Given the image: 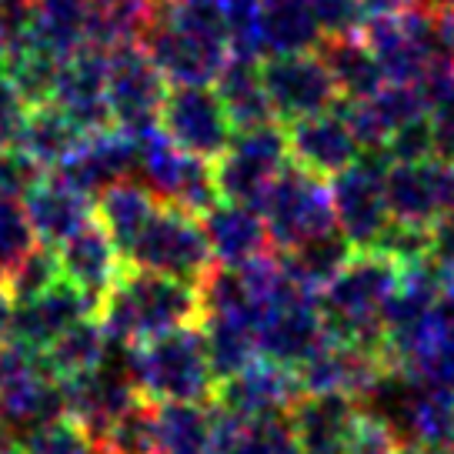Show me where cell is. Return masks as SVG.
Returning <instances> with one entry per match:
<instances>
[{
    "label": "cell",
    "mask_w": 454,
    "mask_h": 454,
    "mask_svg": "<svg viewBox=\"0 0 454 454\" xmlns=\"http://www.w3.org/2000/svg\"><path fill=\"white\" fill-rule=\"evenodd\" d=\"M100 301L81 291L77 284L57 278L47 291L27 301H14V321H11V340L24 344L30 351H47L67 327L84 317H94Z\"/></svg>",
    "instance_id": "18"
},
{
    "label": "cell",
    "mask_w": 454,
    "mask_h": 454,
    "mask_svg": "<svg viewBox=\"0 0 454 454\" xmlns=\"http://www.w3.org/2000/svg\"><path fill=\"white\" fill-rule=\"evenodd\" d=\"M47 170L34 160L30 154H24L17 144L0 147V194L4 198L24 200L30 194V187L41 181Z\"/></svg>",
    "instance_id": "44"
},
{
    "label": "cell",
    "mask_w": 454,
    "mask_h": 454,
    "mask_svg": "<svg viewBox=\"0 0 454 454\" xmlns=\"http://www.w3.org/2000/svg\"><path fill=\"white\" fill-rule=\"evenodd\" d=\"M24 211H27L37 244L57 247L60 241H67L77 227L94 221V198L84 194L81 187H74L67 177H60L57 170H47L24 198Z\"/></svg>",
    "instance_id": "26"
},
{
    "label": "cell",
    "mask_w": 454,
    "mask_h": 454,
    "mask_svg": "<svg viewBox=\"0 0 454 454\" xmlns=\"http://www.w3.org/2000/svg\"><path fill=\"white\" fill-rule=\"evenodd\" d=\"M384 174H387V157L381 151H361L355 164H348L331 177L334 221L340 234L355 244V251H371L395 221Z\"/></svg>",
    "instance_id": "8"
},
{
    "label": "cell",
    "mask_w": 454,
    "mask_h": 454,
    "mask_svg": "<svg viewBox=\"0 0 454 454\" xmlns=\"http://www.w3.org/2000/svg\"><path fill=\"white\" fill-rule=\"evenodd\" d=\"M395 454H431V451H425V448H418V444H401Z\"/></svg>",
    "instance_id": "53"
},
{
    "label": "cell",
    "mask_w": 454,
    "mask_h": 454,
    "mask_svg": "<svg viewBox=\"0 0 454 454\" xmlns=\"http://www.w3.org/2000/svg\"><path fill=\"white\" fill-rule=\"evenodd\" d=\"M311 11L317 17V27H321L325 37L357 34L364 17H368L361 0H311Z\"/></svg>",
    "instance_id": "47"
},
{
    "label": "cell",
    "mask_w": 454,
    "mask_h": 454,
    "mask_svg": "<svg viewBox=\"0 0 454 454\" xmlns=\"http://www.w3.org/2000/svg\"><path fill=\"white\" fill-rule=\"evenodd\" d=\"M401 444H404V441L397 438L395 427L364 408V414H361V421H357L355 434L348 441V451L344 454H395Z\"/></svg>",
    "instance_id": "46"
},
{
    "label": "cell",
    "mask_w": 454,
    "mask_h": 454,
    "mask_svg": "<svg viewBox=\"0 0 454 454\" xmlns=\"http://www.w3.org/2000/svg\"><path fill=\"white\" fill-rule=\"evenodd\" d=\"M124 361L137 391L154 404L211 401L214 378L207 344L198 325H184L124 348Z\"/></svg>",
    "instance_id": "3"
},
{
    "label": "cell",
    "mask_w": 454,
    "mask_h": 454,
    "mask_svg": "<svg viewBox=\"0 0 454 454\" xmlns=\"http://www.w3.org/2000/svg\"><path fill=\"white\" fill-rule=\"evenodd\" d=\"M60 391H64V414L77 418L98 441L111 427L117 414L128 411L137 397H144L137 391L134 378H130L128 361H124V348L111 361H104L100 368L64 378Z\"/></svg>",
    "instance_id": "16"
},
{
    "label": "cell",
    "mask_w": 454,
    "mask_h": 454,
    "mask_svg": "<svg viewBox=\"0 0 454 454\" xmlns=\"http://www.w3.org/2000/svg\"><path fill=\"white\" fill-rule=\"evenodd\" d=\"M294 374H298L301 395H327L331 391V395H351L364 401L391 374V364L378 348L327 334L325 344Z\"/></svg>",
    "instance_id": "14"
},
{
    "label": "cell",
    "mask_w": 454,
    "mask_h": 454,
    "mask_svg": "<svg viewBox=\"0 0 454 454\" xmlns=\"http://www.w3.org/2000/svg\"><path fill=\"white\" fill-rule=\"evenodd\" d=\"M287 164H291V147H287V130H284L281 121L234 130L227 151L214 160L217 194L227 200H241V204L261 207L270 181Z\"/></svg>",
    "instance_id": "6"
},
{
    "label": "cell",
    "mask_w": 454,
    "mask_h": 454,
    "mask_svg": "<svg viewBox=\"0 0 454 454\" xmlns=\"http://www.w3.org/2000/svg\"><path fill=\"white\" fill-rule=\"evenodd\" d=\"M54 104L71 114V121L84 134L114 128L111 104H107V51L104 47L84 43L60 64Z\"/></svg>",
    "instance_id": "21"
},
{
    "label": "cell",
    "mask_w": 454,
    "mask_h": 454,
    "mask_svg": "<svg viewBox=\"0 0 454 454\" xmlns=\"http://www.w3.org/2000/svg\"><path fill=\"white\" fill-rule=\"evenodd\" d=\"M4 57H7V37H4V30H0V64H4Z\"/></svg>",
    "instance_id": "54"
},
{
    "label": "cell",
    "mask_w": 454,
    "mask_h": 454,
    "mask_svg": "<svg viewBox=\"0 0 454 454\" xmlns=\"http://www.w3.org/2000/svg\"><path fill=\"white\" fill-rule=\"evenodd\" d=\"M427 257L438 264L448 278H454V207L448 214H441L431 224V251Z\"/></svg>",
    "instance_id": "49"
},
{
    "label": "cell",
    "mask_w": 454,
    "mask_h": 454,
    "mask_svg": "<svg viewBox=\"0 0 454 454\" xmlns=\"http://www.w3.org/2000/svg\"><path fill=\"white\" fill-rule=\"evenodd\" d=\"M11 321H14V298H11L7 284L0 278V344L11 340Z\"/></svg>",
    "instance_id": "50"
},
{
    "label": "cell",
    "mask_w": 454,
    "mask_h": 454,
    "mask_svg": "<svg viewBox=\"0 0 454 454\" xmlns=\"http://www.w3.org/2000/svg\"><path fill=\"white\" fill-rule=\"evenodd\" d=\"M214 90H217V98L224 104L234 130L257 128V124L274 121L270 98L268 90H264V77H261V60L231 57L224 64V71L217 74Z\"/></svg>",
    "instance_id": "31"
},
{
    "label": "cell",
    "mask_w": 454,
    "mask_h": 454,
    "mask_svg": "<svg viewBox=\"0 0 454 454\" xmlns=\"http://www.w3.org/2000/svg\"><path fill=\"white\" fill-rule=\"evenodd\" d=\"M137 160H141V137L121 128H104L84 134L71 154L64 157L57 174L67 177L74 187H81L84 194L98 198L114 181L134 177Z\"/></svg>",
    "instance_id": "20"
},
{
    "label": "cell",
    "mask_w": 454,
    "mask_h": 454,
    "mask_svg": "<svg viewBox=\"0 0 454 454\" xmlns=\"http://www.w3.org/2000/svg\"><path fill=\"white\" fill-rule=\"evenodd\" d=\"M37 244L34 227L27 221L24 200L0 194V278H7L20 257Z\"/></svg>",
    "instance_id": "42"
},
{
    "label": "cell",
    "mask_w": 454,
    "mask_h": 454,
    "mask_svg": "<svg viewBox=\"0 0 454 454\" xmlns=\"http://www.w3.org/2000/svg\"><path fill=\"white\" fill-rule=\"evenodd\" d=\"M261 214L268 224L270 247L278 254L294 251L304 241L338 227L331 184L321 174H311L294 160L270 181L268 194L261 200Z\"/></svg>",
    "instance_id": "4"
},
{
    "label": "cell",
    "mask_w": 454,
    "mask_h": 454,
    "mask_svg": "<svg viewBox=\"0 0 454 454\" xmlns=\"http://www.w3.org/2000/svg\"><path fill=\"white\" fill-rule=\"evenodd\" d=\"M157 207L160 204L141 177H124V181H114L111 187H104L94 198V221L111 234V241L121 247V254H128V247L144 231V224L154 217Z\"/></svg>",
    "instance_id": "28"
},
{
    "label": "cell",
    "mask_w": 454,
    "mask_h": 454,
    "mask_svg": "<svg viewBox=\"0 0 454 454\" xmlns=\"http://www.w3.org/2000/svg\"><path fill=\"white\" fill-rule=\"evenodd\" d=\"M381 154L387 157V164L395 160H421V157L434 154V130H431V114L418 117L411 124L397 128L387 144L381 147Z\"/></svg>",
    "instance_id": "45"
},
{
    "label": "cell",
    "mask_w": 454,
    "mask_h": 454,
    "mask_svg": "<svg viewBox=\"0 0 454 454\" xmlns=\"http://www.w3.org/2000/svg\"><path fill=\"white\" fill-rule=\"evenodd\" d=\"M418 0H361V7H364V14H395V11H404V7H411Z\"/></svg>",
    "instance_id": "51"
},
{
    "label": "cell",
    "mask_w": 454,
    "mask_h": 454,
    "mask_svg": "<svg viewBox=\"0 0 454 454\" xmlns=\"http://www.w3.org/2000/svg\"><path fill=\"white\" fill-rule=\"evenodd\" d=\"M214 414H217V454H304L298 438L291 434L287 414L244 421L217 404H214Z\"/></svg>",
    "instance_id": "36"
},
{
    "label": "cell",
    "mask_w": 454,
    "mask_h": 454,
    "mask_svg": "<svg viewBox=\"0 0 454 454\" xmlns=\"http://www.w3.org/2000/svg\"><path fill=\"white\" fill-rule=\"evenodd\" d=\"M261 77H264L274 121L281 124H294L301 117L334 107L340 100L334 77L317 51L268 54L261 60Z\"/></svg>",
    "instance_id": "13"
},
{
    "label": "cell",
    "mask_w": 454,
    "mask_h": 454,
    "mask_svg": "<svg viewBox=\"0 0 454 454\" xmlns=\"http://www.w3.org/2000/svg\"><path fill=\"white\" fill-rule=\"evenodd\" d=\"M20 454H100V441L77 418L60 414L17 441Z\"/></svg>",
    "instance_id": "40"
},
{
    "label": "cell",
    "mask_w": 454,
    "mask_h": 454,
    "mask_svg": "<svg viewBox=\"0 0 454 454\" xmlns=\"http://www.w3.org/2000/svg\"><path fill=\"white\" fill-rule=\"evenodd\" d=\"M371 251H381L384 257L395 261L397 268H408L414 261H425L427 251H431V227L408 224V221H391Z\"/></svg>",
    "instance_id": "43"
},
{
    "label": "cell",
    "mask_w": 454,
    "mask_h": 454,
    "mask_svg": "<svg viewBox=\"0 0 454 454\" xmlns=\"http://www.w3.org/2000/svg\"><path fill=\"white\" fill-rule=\"evenodd\" d=\"M100 454H107V451H100Z\"/></svg>",
    "instance_id": "56"
},
{
    "label": "cell",
    "mask_w": 454,
    "mask_h": 454,
    "mask_svg": "<svg viewBox=\"0 0 454 454\" xmlns=\"http://www.w3.org/2000/svg\"><path fill=\"white\" fill-rule=\"evenodd\" d=\"M321 60L334 77L340 100H361L371 98L378 87H384V71L374 60L371 47L361 41V34H344V37H325L317 47Z\"/></svg>",
    "instance_id": "33"
},
{
    "label": "cell",
    "mask_w": 454,
    "mask_h": 454,
    "mask_svg": "<svg viewBox=\"0 0 454 454\" xmlns=\"http://www.w3.org/2000/svg\"><path fill=\"white\" fill-rule=\"evenodd\" d=\"M134 177H141L147 184L157 204L181 207L198 217L221 198L214 181V160L181 151L177 144L168 141V134L160 128L141 137V160Z\"/></svg>",
    "instance_id": "7"
},
{
    "label": "cell",
    "mask_w": 454,
    "mask_h": 454,
    "mask_svg": "<svg viewBox=\"0 0 454 454\" xmlns=\"http://www.w3.org/2000/svg\"><path fill=\"white\" fill-rule=\"evenodd\" d=\"M98 317L121 348H130L174 327L198 325L200 291L194 281L128 264L124 274L111 284V291L100 298Z\"/></svg>",
    "instance_id": "1"
},
{
    "label": "cell",
    "mask_w": 454,
    "mask_h": 454,
    "mask_svg": "<svg viewBox=\"0 0 454 454\" xmlns=\"http://www.w3.org/2000/svg\"><path fill=\"white\" fill-rule=\"evenodd\" d=\"M404 444H418L431 454L454 448V384L414 381L408 411L401 421Z\"/></svg>",
    "instance_id": "27"
},
{
    "label": "cell",
    "mask_w": 454,
    "mask_h": 454,
    "mask_svg": "<svg viewBox=\"0 0 454 454\" xmlns=\"http://www.w3.org/2000/svg\"><path fill=\"white\" fill-rule=\"evenodd\" d=\"M57 278H60L57 251L47 247V244H34L27 254L11 268V274L4 278V284H7V291H11L14 301H27V298H34V294H41V291H47Z\"/></svg>",
    "instance_id": "41"
},
{
    "label": "cell",
    "mask_w": 454,
    "mask_h": 454,
    "mask_svg": "<svg viewBox=\"0 0 454 454\" xmlns=\"http://www.w3.org/2000/svg\"><path fill=\"white\" fill-rule=\"evenodd\" d=\"M124 261L130 268L157 270V274H170V278L194 284L214 268L211 244H207V231L200 224V217L181 207H168V204H160L154 217L144 224Z\"/></svg>",
    "instance_id": "5"
},
{
    "label": "cell",
    "mask_w": 454,
    "mask_h": 454,
    "mask_svg": "<svg viewBox=\"0 0 454 454\" xmlns=\"http://www.w3.org/2000/svg\"><path fill=\"white\" fill-rule=\"evenodd\" d=\"M395 221L431 227L454 207V160L441 154L421 160H395L384 174Z\"/></svg>",
    "instance_id": "15"
},
{
    "label": "cell",
    "mask_w": 454,
    "mask_h": 454,
    "mask_svg": "<svg viewBox=\"0 0 454 454\" xmlns=\"http://www.w3.org/2000/svg\"><path fill=\"white\" fill-rule=\"evenodd\" d=\"M100 451L107 454H154L157 451V404L137 397L100 434Z\"/></svg>",
    "instance_id": "39"
},
{
    "label": "cell",
    "mask_w": 454,
    "mask_h": 454,
    "mask_svg": "<svg viewBox=\"0 0 454 454\" xmlns=\"http://www.w3.org/2000/svg\"><path fill=\"white\" fill-rule=\"evenodd\" d=\"M141 47L151 54L157 71L168 77V84H214L231 60L227 41L187 27L160 11H154L151 24L144 27Z\"/></svg>",
    "instance_id": "11"
},
{
    "label": "cell",
    "mask_w": 454,
    "mask_h": 454,
    "mask_svg": "<svg viewBox=\"0 0 454 454\" xmlns=\"http://www.w3.org/2000/svg\"><path fill=\"white\" fill-rule=\"evenodd\" d=\"M351 254H355V244L348 241L338 227H334V231H327V234H317L311 241H304L301 247H294V251H284L281 261H284V268H287V274H291L301 287H308V291L317 294V291L351 261Z\"/></svg>",
    "instance_id": "38"
},
{
    "label": "cell",
    "mask_w": 454,
    "mask_h": 454,
    "mask_svg": "<svg viewBox=\"0 0 454 454\" xmlns=\"http://www.w3.org/2000/svg\"><path fill=\"white\" fill-rule=\"evenodd\" d=\"M444 454H454V448H448V451H444Z\"/></svg>",
    "instance_id": "55"
},
{
    "label": "cell",
    "mask_w": 454,
    "mask_h": 454,
    "mask_svg": "<svg viewBox=\"0 0 454 454\" xmlns=\"http://www.w3.org/2000/svg\"><path fill=\"white\" fill-rule=\"evenodd\" d=\"M340 104H344V111L351 117V128H355L357 141H361L364 151H381L397 128H404V124L431 114V100H427L425 87L391 84V81L378 87L371 98L340 100Z\"/></svg>",
    "instance_id": "23"
},
{
    "label": "cell",
    "mask_w": 454,
    "mask_h": 454,
    "mask_svg": "<svg viewBox=\"0 0 454 454\" xmlns=\"http://www.w3.org/2000/svg\"><path fill=\"white\" fill-rule=\"evenodd\" d=\"M298 397L301 384L294 368L257 357L244 371L217 381L211 401L244 421H264V418H284Z\"/></svg>",
    "instance_id": "17"
},
{
    "label": "cell",
    "mask_w": 454,
    "mask_h": 454,
    "mask_svg": "<svg viewBox=\"0 0 454 454\" xmlns=\"http://www.w3.org/2000/svg\"><path fill=\"white\" fill-rule=\"evenodd\" d=\"M200 334L207 344V357H211L214 378L224 381L231 374L244 371L251 361L261 357L254 334V317L251 314H231V311H211L200 314Z\"/></svg>",
    "instance_id": "30"
},
{
    "label": "cell",
    "mask_w": 454,
    "mask_h": 454,
    "mask_svg": "<svg viewBox=\"0 0 454 454\" xmlns=\"http://www.w3.org/2000/svg\"><path fill=\"white\" fill-rule=\"evenodd\" d=\"M160 130L170 144L204 160H217L234 137V124L214 84H170L160 107Z\"/></svg>",
    "instance_id": "12"
},
{
    "label": "cell",
    "mask_w": 454,
    "mask_h": 454,
    "mask_svg": "<svg viewBox=\"0 0 454 454\" xmlns=\"http://www.w3.org/2000/svg\"><path fill=\"white\" fill-rule=\"evenodd\" d=\"M27 111H30L27 98L20 94L14 77L0 64V147L17 144L20 130H24V121H27Z\"/></svg>",
    "instance_id": "48"
},
{
    "label": "cell",
    "mask_w": 454,
    "mask_h": 454,
    "mask_svg": "<svg viewBox=\"0 0 454 454\" xmlns=\"http://www.w3.org/2000/svg\"><path fill=\"white\" fill-rule=\"evenodd\" d=\"M261 24H264V57L317 51L325 41L311 0H261Z\"/></svg>",
    "instance_id": "37"
},
{
    "label": "cell",
    "mask_w": 454,
    "mask_h": 454,
    "mask_svg": "<svg viewBox=\"0 0 454 454\" xmlns=\"http://www.w3.org/2000/svg\"><path fill=\"white\" fill-rule=\"evenodd\" d=\"M254 334L261 357L298 371L327 340L317 294L301 287L298 281H291L278 298L257 308Z\"/></svg>",
    "instance_id": "9"
},
{
    "label": "cell",
    "mask_w": 454,
    "mask_h": 454,
    "mask_svg": "<svg viewBox=\"0 0 454 454\" xmlns=\"http://www.w3.org/2000/svg\"><path fill=\"white\" fill-rule=\"evenodd\" d=\"M284 130H287L291 160L321 177H334L338 170L355 164L364 151L340 100L327 111L301 117L294 124H284Z\"/></svg>",
    "instance_id": "19"
},
{
    "label": "cell",
    "mask_w": 454,
    "mask_h": 454,
    "mask_svg": "<svg viewBox=\"0 0 454 454\" xmlns=\"http://www.w3.org/2000/svg\"><path fill=\"white\" fill-rule=\"evenodd\" d=\"M54 251L60 278L77 284L81 291L94 294L98 301L111 291V284L128 268L121 247L111 241V234L98 221H87L84 227H77L67 241L57 244Z\"/></svg>",
    "instance_id": "25"
},
{
    "label": "cell",
    "mask_w": 454,
    "mask_h": 454,
    "mask_svg": "<svg viewBox=\"0 0 454 454\" xmlns=\"http://www.w3.org/2000/svg\"><path fill=\"white\" fill-rule=\"evenodd\" d=\"M168 77L141 43H121L107 51V104L114 128L144 137L160 128V107L168 98Z\"/></svg>",
    "instance_id": "10"
},
{
    "label": "cell",
    "mask_w": 454,
    "mask_h": 454,
    "mask_svg": "<svg viewBox=\"0 0 454 454\" xmlns=\"http://www.w3.org/2000/svg\"><path fill=\"white\" fill-rule=\"evenodd\" d=\"M121 351V344L107 334V327L100 325V317H84L74 327H67L60 338L43 351V361L54 374L57 381L74 378V374H84V371L100 368L104 361H111Z\"/></svg>",
    "instance_id": "34"
},
{
    "label": "cell",
    "mask_w": 454,
    "mask_h": 454,
    "mask_svg": "<svg viewBox=\"0 0 454 454\" xmlns=\"http://www.w3.org/2000/svg\"><path fill=\"white\" fill-rule=\"evenodd\" d=\"M401 268L381 251H355L351 261L317 291L331 338L384 348V311L395 298ZM384 355V351H381Z\"/></svg>",
    "instance_id": "2"
},
{
    "label": "cell",
    "mask_w": 454,
    "mask_h": 454,
    "mask_svg": "<svg viewBox=\"0 0 454 454\" xmlns=\"http://www.w3.org/2000/svg\"><path fill=\"white\" fill-rule=\"evenodd\" d=\"M90 11L94 0H34V27L27 41L57 57H71L90 43Z\"/></svg>",
    "instance_id": "32"
},
{
    "label": "cell",
    "mask_w": 454,
    "mask_h": 454,
    "mask_svg": "<svg viewBox=\"0 0 454 454\" xmlns=\"http://www.w3.org/2000/svg\"><path fill=\"white\" fill-rule=\"evenodd\" d=\"M81 137H84V130L74 124L71 114L60 111L54 100H47V104H34L27 111L17 147L34 157L43 170H57Z\"/></svg>",
    "instance_id": "35"
},
{
    "label": "cell",
    "mask_w": 454,
    "mask_h": 454,
    "mask_svg": "<svg viewBox=\"0 0 454 454\" xmlns=\"http://www.w3.org/2000/svg\"><path fill=\"white\" fill-rule=\"evenodd\" d=\"M361 414L364 404L351 395H301L287 411V425L304 454H344Z\"/></svg>",
    "instance_id": "22"
},
{
    "label": "cell",
    "mask_w": 454,
    "mask_h": 454,
    "mask_svg": "<svg viewBox=\"0 0 454 454\" xmlns=\"http://www.w3.org/2000/svg\"><path fill=\"white\" fill-rule=\"evenodd\" d=\"M427 11H454V0H418Z\"/></svg>",
    "instance_id": "52"
},
{
    "label": "cell",
    "mask_w": 454,
    "mask_h": 454,
    "mask_svg": "<svg viewBox=\"0 0 454 454\" xmlns=\"http://www.w3.org/2000/svg\"><path fill=\"white\" fill-rule=\"evenodd\" d=\"M154 454H217V414L207 401L157 404Z\"/></svg>",
    "instance_id": "29"
},
{
    "label": "cell",
    "mask_w": 454,
    "mask_h": 454,
    "mask_svg": "<svg viewBox=\"0 0 454 454\" xmlns=\"http://www.w3.org/2000/svg\"><path fill=\"white\" fill-rule=\"evenodd\" d=\"M200 224L207 231L214 264L238 268V264H247V261L274 251L268 238V224H264V214L254 204L217 198L207 211L200 214Z\"/></svg>",
    "instance_id": "24"
}]
</instances>
